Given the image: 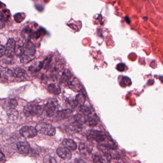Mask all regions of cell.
<instances>
[{
  "label": "cell",
  "mask_w": 163,
  "mask_h": 163,
  "mask_svg": "<svg viewBox=\"0 0 163 163\" xmlns=\"http://www.w3.org/2000/svg\"><path fill=\"white\" fill-rule=\"evenodd\" d=\"M36 47L31 40H27L23 46V53L20 57L22 63L27 64L33 60L36 54Z\"/></svg>",
  "instance_id": "6da1fadb"
},
{
  "label": "cell",
  "mask_w": 163,
  "mask_h": 163,
  "mask_svg": "<svg viewBox=\"0 0 163 163\" xmlns=\"http://www.w3.org/2000/svg\"><path fill=\"white\" fill-rule=\"evenodd\" d=\"M36 129L39 133L47 136H54L56 133V130L53 126L44 122L38 123L36 126Z\"/></svg>",
  "instance_id": "7a4b0ae2"
},
{
  "label": "cell",
  "mask_w": 163,
  "mask_h": 163,
  "mask_svg": "<svg viewBox=\"0 0 163 163\" xmlns=\"http://www.w3.org/2000/svg\"><path fill=\"white\" fill-rule=\"evenodd\" d=\"M42 112V106L36 105H28L23 109V113L27 117L39 115Z\"/></svg>",
  "instance_id": "3957f363"
},
{
  "label": "cell",
  "mask_w": 163,
  "mask_h": 163,
  "mask_svg": "<svg viewBox=\"0 0 163 163\" xmlns=\"http://www.w3.org/2000/svg\"><path fill=\"white\" fill-rule=\"evenodd\" d=\"M88 140L90 141H95L99 143L105 142L107 140V137L105 133L101 131L92 130L90 131L88 134Z\"/></svg>",
  "instance_id": "277c9868"
},
{
  "label": "cell",
  "mask_w": 163,
  "mask_h": 163,
  "mask_svg": "<svg viewBox=\"0 0 163 163\" xmlns=\"http://www.w3.org/2000/svg\"><path fill=\"white\" fill-rule=\"evenodd\" d=\"M20 134L26 138L34 137L37 133L36 128L30 126H25L23 127L19 131Z\"/></svg>",
  "instance_id": "5b68a950"
},
{
  "label": "cell",
  "mask_w": 163,
  "mask_h": 163,
  "mask_svg": "<svg viewBox=\"0 0 163 163\" xmlns=\"http://www.w3.org/2000/svg\"><path fill=\"white\" fill-rule=\"evenodd\" d=\"M6 46V56L9 58H13L16 55V41L13 38H9Z\"/></svg>",
  "instance_id": "8992f818"
},
{
  "label": "cell",
  "mask_w": 163,
  "mask_h": 163,
  "mask_svg": "<svg viewBox=\"0 0 163 163\" xmlns=\"http://www.w3.org/2000/svg\"><path fill=\"white\" fill-rule=\"evenodd\" d=\"M1 74L2 82L3 80L4 82H11L15 78L13 76V71L10 69L7 68H1Z\"/></svg>",
  "instance_id": "52a82bcc"
},
{
  "label": "cell",
  "mask_w": 163,
  "mask_h": 163,
  "mask_svg": "<svg viewBox=\"0 0 163 163\" xmlns=\"http://www.w3.org/2000/svg\"><path fill=\"white\" fill-rule=\"evenodd\" d=\"M58 109V104L57 102L51 101H48L44 106V109L46 111L48 116L49 117H52L54 115Z\"/></svg>",
  "instance_id": "ba28073f"
},
{
  "label": "cell",
  "mask_w": 163,
  "mask_h": 163,
  "mask_svg": "<svg viewBox=\"0 0 163 163\" xmlns=\"http://www.w3.org/2000/svg\"><path fill=\"white\" fill-rule=\"evenodd\" d=\"M57 153L59 157L64 160H69L72 157V153L70 150L67 147H59L57 149Z\"/></svg>",
  "instance_id": "9c48e42d"
},
{
  "label": "cell",
  "mask_w": 163,
  "mask_h": 163,
  "mask_svg": "<svg viewBox=\"0 0 163 163\" xmlns=\"http://www.w3.org/2000/svg\"><path fill=\"white\" fill-rule=\"evenodd\" d=\"M73 112L71 109H65V110L59 111L56 112L55 119L58 121L64 120L70 116Z\"/></svg>",
  "instance_id": "30bf717a"
},
{
  "label": "cell",
  "mask_w": 163,
  "mask_h": 163,
  "mask_svg": "<svg viewBox=\"0 0 163 163\" xmlns=\"http://www.w3.org/2000/svg\"><path fill=\"white\" fill-rule=\"evenodd\" d=\"M18 152L22 154H27L30 151V145L27 142H19L17 144Z\"/></svg>",
  "instance_id": "8fae6325"
},
{
  "label": "cell",
  "mask_w": 163,
  "mask_h": 163,
  "mask_svg": "<svg viewBox=\"0 0 163 163\" xmlns=\"http://www.w3.org/2000/svg\"><path fill=\"white\" fill-rule=\"evenodd\" d=\"M69 87L76 92H80L82 90V85L80 80L77 78H74L73 80L68 83Z\"/></svg>",
  "instance_id": "7c38bea8"
},
{
  "label": "cell",
  "mask_w": 163,
  "mask_h": 163,
  "mask_svg": "<svg viewBox=\"0 0 163 163\" xmlns=\"http://www.w3.org/2000/svg\"><path fill=\"white\" fill-rule=\"evenodd\" d=\"M44 67L43 61H36L29 66L28 70L32 72H37L40 71Z\"/></svg>",
  "instance_id": "4fadbf2b"
},
{
  "label": "cell",
  "mask_w": 163,
  "mask_h": 163,
  "mask_svg": "<svg viewBox=\"0 0 163 163\" xmlns=\"http://www.w3.org/2000/svg\"><path fill=\"white\" fill-rule=\"evenodd\" d=\"M72 75L71 71L69 69H65L62 73L60 78V82L62 83H68L70 81V79L72 78Z\"/></svg>",
  "instance_id": "5bb4252c"
},
{
  "label": "cell",
  "mask_w": 163,
  "mask_h": 163,
  "mask_svg": "<svg viewBox=\"0 0 163 163\" xmlns=\"http://www.w3.org/2000/svg\"><path fill=\"white\" fill-rule=\"evenodd\" d=\"M34 33L32 30L29 27H25L21 32V36L23 38L27 40H30L31 38H33Z\"/></svg>",
  "instance_id": "9a60e30c"
},
{
  "label": "cell",
  "mask_w": 163,
  "mask_h": 163,
  "mask_svg": "<svg viewBox=\"0 0 163 163\" xmlns=\"http://www.w3.org/2000/svg\"><path fill=\"white\" fill-rule=\"evenodd\" d=\"M13 71L14 78L23 80L26 78V71L21 68H17L13 69Z\"/></svg>",
  "instance_id": "2e32d148"
},
{
  "label": "cell",
  "mask_w": 163,
  "mask_h": 163,
  "mask_svg": "<svg viewBox=\"0 0 163 163\" xmlns=\"http://www.w3.org/2000/svg\"><path fill=\"white\" fill-rule=\"evenodd\" d=\"M48 91L53 94L58 95L61 93V90L60 87L54 83H51L48 86Z\"/></svg>",
  "instance_id": "e0dca14e"
},
{
  "label": "cell",
  "mask_w": 163,
  "mask_h": 163,
  "mask_svg": "<svg viewBox=\"0 0 163 163\" xmlns=\"http://www.w3.org/2000/svg\"><path fill=\"white\" fill-rule=\"evenodd\" d=\"M62 144L64 145L66 147L73 151L77 149V144L73 140L71 139H65L62 142Z\"/></svg>",
  "instance_id": "ac0fdd59"
},
{
  "label": "cell",
  "mask_w": 163,
  "mask_h": 163,
  "mask_svg": "<svg viewBox=\"0 0 163 163\" xmlns=\"http://www.w3.org/2000/svg\"><path fill=\"white\" fill-rule=\"evenodd\" d=\"M10 12L8 9H4L1 13V22L4 23L9 20L10 17Z\"/></svg>",
  "instance_id": "d6986e66"
},
{
  "label": "cell",
  "mask_w": 163,
  "mask_h": 163,
  "mask_svg": "<svg viewBox=\"0 0 163 163\" xmlns=\"http://www.w3.org/2000/svg\"><path fill=\"white\" fill-rule=\"evenodd\" d=\"M86 101V97L85 95L83 93H80L76 97L75 102L76 105H80V107L84 105Z\"/></svg>",
  "instance_id": "ffe728a7"
},
{
  "label": "cell",
  "mask_w": 163,
  "mask_h": 163,
  "mask_svg": "<svg viewBox=\"0 0 163 163\" xmlns=\"http://www.w3.org/2000/svg\"><path fill=\"white\" fill-rule=\"evenodd\" d=\"M7 115L10 121H15L18 117V112L16 109H10L7 111Z\"/></svg>",
  "instance_id": "44dd1931"
},
{
  "label": "cell",
  "mask_w": 163,
  "mask_h": 163,
  "mask_svg": "<svg viewBox=\"0 0 163 163\" xmlns=\"http://www.w3.org/2000/svg\"><path fill=\"white\" fill-rule=\"evenodd\" d=\"M7 108L8 110L15 109L18 105V102L16 99H11L7 101L6 102Z\"/></svg>",
  "instance_id": "7402d4cb"
},
{
  "label": "cell",
  "mask_w": 163,
  "mask_h": 163,
  "mask_svg": "<svg viewBox=\"0 0 163 163\" xmlns=\"http://www.w3.org/2000/svg\"><path fill=\"white\" fill-rule=\"evenodd\" d=\"M46 31L45 29H44L43 28H40L38 30H37L36 32H34L33 36V38L37 39L40 38L41 36L46 34Z\"/></svg>",
  "instance_id": "603a6c76"
},
{
  "label": "cell",
  "mask_w": 163,
  "mask_h": 163,
  "mask_svg": "<svg viewBox=\"0 0 163 163\" xmlns=\"http://www.w3.org/2000/svg\"><path fill=\"white\" fill-rule=\"evenodd\" d=\"M132 81L130 78L127 77H122L121 78L120 81V85L123 87H126L127 86L131 85Z\"/></svg>",
  "instance_id": "cb8c5ba5"
},
{
  "label": "cell",
  "mask_w": 163,
  "mask_h": 163,
  "mask_svg": "<svg viewBox=\"0 0 163 163\" xmlns=\"http://www.w3.org/2000/svg\"><path fill=\"white\" fill-rule=\"evenodd\" d=\"M26 15L23 12H18L14 16L15 21L18 23H21L26 18Z\"/></svg>",
  "instance_id": "d4e9b609"
},
{
  "label": "cell",
  "mask_w": 163,
  "mask_h": 163,
  "mask_svg": "<svg viewBox=\"0 0 163 163\" xmlns=\"http://www.w3.org/2000/svg\"><path fill=\"white\" fill-rule=\"evenodd\" d=\"M98 123V121L95 118L91 116H89L88 117V119L87 120L86 122L87 125L90 126H96Z\"/></svg>",
  "instance_id": "484cf974"
},
{
  "label": "cell",
  "mask_w": 163,
  "mask_h": 163,
  "mask_svg": "<svg viewBox=\"0 0 163 163\" xmlns=\"http://www.w3.org/2000/svg\"><path fill=\"white\" fill-rule=\"evenodd\" d=\"M80 112L82 114L87 116H89L90 114L91 113V110L87 106L83 105L80 107Z\"/></svg>",
  "instance_id": "4316f807"
},
{
  "label": "cell",
  "mask_w": 163,
  "mask_h": 163,
  "mask_svg": "<svg viewBox=\"0 0 163 163\" xmlns=\"http://www.w3.org/2000/svg\"><path fill=\"white\" fill-rule=\"evenodd\" d=\"M93 160L94 163H105L103 158L100 155H95L93 157Z\"/></svg>",
  "instance_id": "83f0119b"
},
{
  "label": "cell",
  "mask_w": 163,
  "mask_h": 163,
  "mask_svg": "<svg viewBox=\"0 0 163 163\" xmlns=\"http://www.w3.org/2000/svg\"><path fill=\"white\" fill-rule=\"evenodd\" d=\"M15 52H16V55H17V56L20 55L21 57L23 53V47L19 45V44H16V46Z\"/></svg>",
  "instance_id": "f1b7e54d"
},
{
  "label": "cell",
  "mask_w": 163,
  "mask_h": 163,
  "mask_svg": "<svg viewBox=\"0 0 163 163\" xmlns=\"http://www.w3.org/2000/svg\"><path fill=\"white\" fill-rule=\"evenodd\" d=\"M44 163H57V160L54 157H47L44 158Z\"/></svg>",
  "instance_id": "f546056e"
},
{
  "label": "cell",
  "mask_w": 163,
  "mask_h": 163,
  "mask_svg": "<svg viewBox=\"0 0 163 163\" xmlns=\"http://www.w3.org/2000/svg\"><path fill=\"white\" fill-rule=\"evenodd\" d=\"M117 69L118 71H121V72H122V71H124L125 70V69H126V65L125 64H124L123 63H119L117 65Z\"/></svg>",
  "instance_id": "4dcf8cb0"
},
{
  "label": "cell",
  "mask_w": 163,
  "mask_h": 163,
  "mask_svg": "<svg viewBox=\"0 0 163 163\" xmlns=\"http://www.w3.org/2000/svg\"><path fill=\"white\" fill-rule=\"evenodd\" d=\"M0 57H2L6 53V48L3 45H1L0 48Z\"/></svg>",
  "instance_id": "1f68e13d"
},
{
  "label": "cell",
  "mask_w": 163,
  "mask_h": 163,
  "mask_svg": "<svg viewBox=\"0 0 163 163\" xmlns=\"http://www.w3.org/2000/svg\"><path fill=\"white\" fill-rule=\"evenodd\" d=\"M0 158H1V163H4L5 160V155L2 154V152H1V155H0Z\"/></svg>",
  "instance_id": "d6a6232c"
},
{
  "label": "cell",
  "mask_w": 163,
  "mask_h": 163,
  "mask_svg": "<svg viewBox=\"0 0 163 163\" xmlns=\"http://www.w3.org/2000/svg\"><path fill=\"white\" fill-rule=\"evenodd\" d=\"M85 148V145L84 143H81L80 144V147H79V149L80 151H83Z\"/></svg>",
  "instance_id": "836d02e7"
},
{
  "label": "cell",
  "mask_w": 163,
  "mask_h": 163,
  "mask_svg": "<svg viewBox=\"0 0 163 163\" xmlns=\"http://www.w3.org/2000/svg\"><path fill=\"white\" fill-rule=\"evenodd\" d=\"M76 163H86L85 161L82 160L81 159H76L75 160Z\"/></svg>",
  "instance_id": "e575fe53"
},
{
  "label": "cell",
  "mask_w": 163,
  "mask_h": 163,
  "mask_svg": "<svg viewBox=\"0 0 163 163\" xmlns=\"http://www.w3.org/2000/svg\"><path fill=\"white\" fill-rule=\"evenodd\" d=\"M125 19H126V21L128 23H130L131 22V21H130V19H129L128 17H126Z\"/></svg>",
  "instance_id": "d590c367"
}]
</instances>
